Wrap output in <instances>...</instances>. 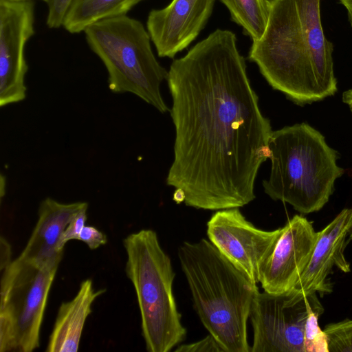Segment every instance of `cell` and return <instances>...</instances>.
<instances>
[{
  "mask_svg": "<svg viewBox=\"0 0 352 352\" xmlns=\"http://www.w3.org/2000/svg\"><path fill=\"white\" fill-rule=\"evenodd\" d=\"M175 130L166 183L197 209L240 208L255 199L272 129L261 113L236 34L217 29L173 61L166 79Z\"/></svg>",
  "mask_w": 352,
  "mask_h": 352,
  "instance_id": "obj_1",
  "label": "cell"
},
{
  "mask_svg": "<svg viewBox=\"0 0 352 352\" xmlns=\"http://www.w3.org/2000/svg\"><path fill=\"white\" fill-rule=\"evenodd\" d=\"M269 1L266 29L252 42L249 59L274 89L298 105L333 96V47L322 28L320 0Z\"/></svg>",
  "mask_w": 352,
  "mask_h": 352,
  "instance_id": "obj_2",
  "label": "cell"
},
{
  "mask_svg": "<svg viewBox=\"0 0 352 352\" xmlns=\"http://www.w3.org/2000/svg\"><path fill=\"white\" fill-rule=\"evenodd\" d=\"M177 254L205 328L225 352H250L247 322L257 283L205 239L183 242Z\"/></svg>",
  "mask_w": 352,
  "mask_h": 352,
  "instance_id": "obj_3",
  "label": "cell"
},
{
  "mask_svg": "<svg viewBox=\"0 0 352 352\" xmlns=\"http://www.w3.org/2000/svg\"><path fill=\"white\" fill-rule=\"evenodd\" d=\"M269 147L271 170L263 182L265 192L302 214L322 209L344 173L324 136L309 124H295L272 131Z\"/></svg>",
  "mask_w": 352,
  "mask_h": 352,
  "instance_id": "obj_4",
  "label": "cell"
},
{
  "mask_svg": "<svg viewBox=\"0 0 352 352\" xmlns=\"http://www.w3.org/2000/svg\"><path fill=\"white\" fill-rule=\"evenodd\" d=\"M123 245L126 274L135 291L146 350L168 352L186 336L173 292L175 274L170 259L152 230L129 234Z\"/></svg>",
  "mask_w": 352,
  "mask_h": 352,
  "instance_id": "obj_5",
  "label": "cell"
},
{
  "mask_svg": "<svg viewBox=\"0 0 352 352\" xmlns=\"http://www.w3.org/2000/svg\"><path fill=\"white\" fill-rule=\"evenodd\" d=\"M84 32L90 49L107 70L113 93H131L161 113L170 111L160 91L168 71L156 59L149 34L140 21L127 15L107 19Z\"/></svg>",
  "mask_w": 352,
  "mask_h": 352,
  "instance_id": "obj_6",
  "label": "cell"
},
{
  "mask_svg": "<svg viewBox=\"0 0 352 352\" xmlns=\"http://www.w3.org/2000/svg\"><path fill=\"white\" fill-rule=\"evenodd\" d=\"M57 265L38 267L18 257L1 272L0 351L32 352L40 330Z\"/></svg>",
  "mask_w": 352,
  "mask_h": 352,
  "instance_id": "obj_7",
  "label": "cell"
},
{
  "mask_svg": "<svg viewBox=\"0 0 352 352\" xmlns=\"http://www.w3.org/2000/svg\"><path fill=\"white\" fill-rule=\"evenodd\" d=\"M316 294L296 289L280 294L258 292L250 314L254 333L250 352H305V326Z\"/></svg>",
  "mask_w": 352,
  "mask_h": 352,
  "instance_id": "obj_8",
  "label": "cell"
},
{
  "mask_svg": "<svg viewBox=\"0 0 352 352\" xmlns=\"http://www.w3.org/2000/svg\"><path fill=\"white\" fill-rule=\"evenodd\" d=\"M33 0H0V106L23 101L28 66L25 46L34 34Z\"/></svg>",
  "mask_w": 352,
  "mask_h": 352,
  "instance_id": "obj_9",
  "label": "cell"
},
{
  "mask_svg": "<svg viewBox=\"0 0 352 352\" xmlns=\"http://www.w3.org/2000/svg\"><path fill=\"white\" fill-rule=\"evenodd\" d=\"M317 232L305 217L295 215L282 228L258 267V283L268 293L294 288L310 258Z\"/></svg>",
  "mask_w": 352,
  "mask_h": 352,
  "instance_id": "obj_10",
  "label": "cell"
},
{
  "mask_svg": "<svg viewBox=\"0 0 352 352\" xmlns=\"http://www.w3.org/2000/svg\"><path fill=\"white\" fill-rule=\"evenodd\" d=\"M278 233V228L266 231L256 228L239 208L219 210L207 223L209 241L256 283L258 267Z\"/></svg>",
  "mask_w": 352,
  "mask_h": 352,
  "instance_id": "obj_11",
  "label": "cell"
},
{
  "mask_svg": "<svg viewBox=\"0 0 352 352\" xmlns=\"http://www.w3.org/2000/svg\"><path fill=\"white\" fill-rule=\"evenodd\" d=\"M215 0H172L151 10L146 30L160 57L173 58L198 36L210 17Z\"/></svg>",
  "mask_w": 352,
  "mask_h": 352,
  "instance_id": "obj_12",
  "label": "cell"
},
{
  "mask_svg": "<svg viewBox=\"0 0 352 352\" xmlns=\"http://www.w3.org/2000/svg\"><path fill=\"white\" fill-rule=\"evenodd\" d=\"M349 210L343 209L324 228L317 232L310 258L294 289L307 294H327L331 291L328 276L333 266L345 273L351 271L344 254Z\"/></svg>",
  "mask_w": 352,
  "mask_h": 352,
  "instance_id": "obj_13",
  "label": "cell"
},
{
  "mask_svg": "<svg viewBox=\"0 0 352 352\" xmlns=\"http://www.w3.org/2000/svg\"><path fill=\"white\" fill-rule=\"evenodd\" d=\"M86 206L85 201L63 204L50 197L43 200L37 222L19 257L41 267L58 266L63 255L58 248L61 235L74 215Z\"/></svg>",
  "mask_w": 352,
  "mask_h": 352,
  "instance_id": "obj_14",
  "label": "cell"
},
{
  "mask_svg": "<svg viewBox=\"0 0 352 352\" xmlns=\"http://www.w3.org/2000/svg\"><path fill=\"white\" fill-rule=\"evenodd\" d=\"M105 289L95 290L91 279L83 280L75 297L60 306L45 351L76 352L95 300Z\"/></svg>",
  "mask_w": 352,
  "mask_h": 352,
  "instance_id": "obj_15",
  "label": "cell"
},
{
  "mask_svg": "<svg viewBox=\"0 0 352 352\" xmlns=\"http://www.w3.org/2000/svg\"><path fill=\"white\" fill-rule=\"evenodd\" d=\"M142 1L73 0L65 16L63 27L69 33H80L100 21L126 15Z\"/></svg>",
  "mask_w": 352,
  "mask_h": 352,
  "instance_id": "obj_16",
  "label": "cell"
},
{
  "mask_svg": "<svg viewBox=\"0 0 352 352\" xmlns=\"http://www.w3.org/2000/svg\"><path fill=\"white\" fill-rule=\"evenodd\" d=\"M219 1L229 10L232 20L242 28L252 42L262 37L269 19V0Z\"/></svg>",
  "mask_w": 352,
  "mask_h": 352,
  "instance_id": "obj_17",
  "label": "cell"
},
{
  "mask_svg": "<svg viewBox=\"0 0 352 352\" xmlns=\"http://www.w3.org/2000/svg\"><path fill=\"white\" fill-rule=\"evenodd\" d=\"M323 311L318 298L309 307L304 332L305 352H329L327 336L318 324V317Z\"/></svg>",
  "mask_w": 352,
  "mask_h": 352,
  "instance_id": "obj_18",
  "label": "cell"
},
{
  "mask_svg": "<svg viewBox=\"0 0 352 352\" xmlns=\"http://www.w3.org/2000/svg\"><path fill=\"white\" fill-rule=\"evenodd\" d=\"M324 331L329 352H352V320L329 324Z\"/></svg>",
  "mask_w": 352,
  "mask_h": 352,
  "instance_id": "obj_19",
  "label": "cell"
},
{
  "mask_svg": "<svg viewBox=\"0 0 352 352\" xmlns=\"http://www.w3.org/2000/svg\"><path fill=\"white\" fill-rule=\"evenodd\" d=\"M87 208L88 206L83 208L72 218L60 239L58 246L59 250L63 251L65 245L69 241L78 239L79 234L85 226Z\"/></svg>",
  "mask_w": 352,
  "mask_h": 352,
  "instance_id": "obj_20",
  "label": "cell"
},
{
  "mask_svg": "<svg viewBox=\"0 0 352 352\" xmlns=\"http://www.w3.org/2000/svg\"><path fill=\"white\" fill-rule=\"evenodd\" d=\"M73 0H52L48 4L46 23L50 28L63 26L67 11Z\"/></svg>",
  "mask_w": 352,
  "mask_h": 352,
  "instance_id": "obj_21",
  "label": "cell"
},
{
  "mask_svg": "<svg viewBox=\"0 0 352 352\" xmlns=\"http://www.w3.org/2000/svg\"><path fill=\"white\" fill-rule=\"evenodd\" d=\"M175 352H225L223 348L210 333L202 340L178 346Z\"/></svg>",
  "mask_w": 352,
  "mask_h": 352,
  "instance_id": "obj_22",
  "label": "cell"
},
{
  "mask_svg": "<svg viewBox=\"0 0 352 352\" xmlns=\"http://www.w3.org/2000/svg\"><path fill=\"white\" fill-rule=\"evenodd\" d=\"M78 240L84 242L91 250H96L107 242V236L96 228L91 226L83 227Z\"/></svg>",
  "mask_w": 352,
  "mask_h": 352,
  "instance_id": "obj_23",
  "label": "cell"
},
{
  "mask_svg": "<svg viewBox=\"0 0 352 352\" xmlns=\"http://www.w3.org/2000/svg\"><path fill=\"white\" fill-rule=\"evenodd\" d=\"M0 270L2 272L12 261L11 259V246L3 236H1L0 239Z\"/></svg>",
  "mask_w": 352,
  "mask_h": 352,
  "instance_id": "obj_24",
  "label": "cell"
},
{
  "mask_svg": "<svg viewBox=\"0 0 352 352\" xmlns=\"http://www.w3.org/2000/svg\"><path fill=\"white\" fill-rule=\"evenodd\" d=\"M342 100L344 103L348 105L352 113V89L343 92Z\"/></svg>",
  "mask_w": 352,
  "mask_h": 352,
  "instance_id": "obj_25",
  "label": "cell"
},
{
  "mask_svg": "<svg viewBox=\"0 0 352 352\" xmlns=\"http://www.w3.org/2000/svg\"><path fill=\"white\" fill-rule=\"evenodd\" d=\"M347 10L349 21L352 26V0H338Z\"/></svg>",
  "mask_w": 352,
  "mask_h": 352,
  "instance_id": "obj_26",
  "label": "cell"
},
{
  "mask_svg": "<svg viewBox=\"0 0 352 352\" xmlns=\"http://www.w3.org/2000/svg\"><path fill=\"white\" fill-rule=\"evenodd\" d=\"M347 231L349 239H352V208L349 210L347 223Z\"/></svg>",
  "mask_w": 352,
  "mask_h": 352,
  "instance_id": "obj_27",
  "label": "cell"
},
{
  "mask_svg": "<svg viewBox=\"0 0 352 352\" xmlns=\"http://www.w3.org/2000/svg\"><path fill=\"white\" fill-rule=\"evenodd\" d=\"M48 4L52 0H41Z\"/></svg>",
  "mask_w": 352,
  "mask_h": 352,
  "instance_id": "obj_28",
  "label": "cell"
}]
</instances>
